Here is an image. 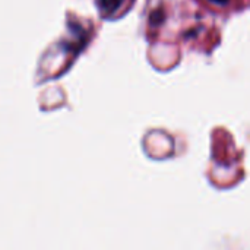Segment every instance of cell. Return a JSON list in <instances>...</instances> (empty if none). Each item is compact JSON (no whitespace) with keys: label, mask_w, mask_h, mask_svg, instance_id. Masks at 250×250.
Wrapping results in <instances>:
<instances>
[{"label":"cell","mask_w":250,"mask_h":250,"mask_svg":"<svg viewBox=\"0 0 250 250\" xmlns=\"http://www.w3.org/2000/svg\"><path fill=\"white\" fill-rule=\"evenodd\" d=\"M212 3H217V4H227L229 0H211Z\"/></svg>","instance_id":"cell-2"},{"label":"cell","mask_w":250,"mask_h":250,"mask_svg":"<svg viewBox=\"0 0 250 250\" xmlns=\"http://www.w3.org/2000/svg\"><path fill=\"white\" fill-rule=\"evenodd\" d=\"M127 0H98V7L103 13V16L105 18H111V16H116L123 4H126Z\"/></svg>","instance_id":"cell-1"}]
</instances>
